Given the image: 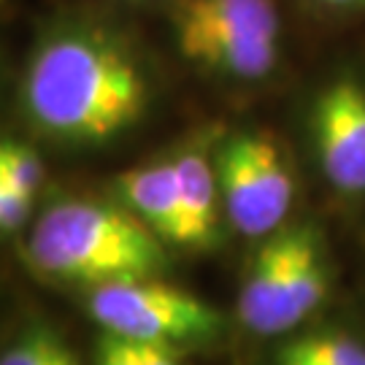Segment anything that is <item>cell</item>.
Wrapping results in <instances>:
<instances>
[{
    "label": "cell",
    "instance_id": "cell-3",
    "mask_svg": "<svg viewBox=\"0 0 365 365\" xmlns=\"http://www.w3.org/2000/svg\"><path fill=\"white\" fill-rule=\"evenodd\" d=\"M333 268L317 225L295 222L265 235L241 279L235 314L255 336H287L330 295Z\"/></svg>",
    "mask_w": 365,
    "mask_h": 365
},
{
    "label": "cell",
    "instance_id": "cell-15",
    "mask_svg": "<svg viewBox=\"0 0 365 365\" xmlns=\"http://www.w3.org/2000/svg\"><path fill=\"white\" fill-rule=\"evenodd\" d=\"M325 9H336V11H357V9H365V0H314Z\"/></svg>",
    "mask_w": 365,
    "mask_h": 365
},
{
    "label": "cell",
    "instance_id": "cell-14",
    "mask_svg": "<svg viewBox=\"0 0 365 365\" xmlns=\"http://www.w3.org/2000/svg\"><path fill=\"white\" fill-rule=\"evenodd\" d=\"M133 346H135V354H138L141 365H182L176 346L144 344V341H133Z\"/></svg>",
    "mask_w": 365,
    "mask_h": 365
},
{
    "label": "cell",
    "instance_id": "cell-1",
    "mask_svg": "<svg viewBox=\"0 0 365 365\" xmlns=\"http://www.w3.org/2000/svg\"><path fill=\"white\" fill-rule=\"evenodd\" d=\"M146 106L149 81L135 54L103 30H60L27 63L25 117L60 144H108L144 117Z\"/></svg>",
    "mask_w": 365,
    "mask_h": 365
},
{
    "label": "cell",
    "instance_id": "cell-7",
    "mask_svg": "<svg viewBox=\"0 0 365 365\" xmlns=\"http://www.w3.org/2000/svg\"><path fill=\"white\" fill-rule=\"evenodd\" d=\"M309 138L322 179L341 197H365V84L339 73L309 108Z\"/></svg>",
    "mask_w": 365,
    "mask_h": 365
},
{
    "label": "cell",
    "instance_id": "cell-11",
    "mask_svg": "<svg viewBox=\"0 0 365 365\" xmlns=\"http://www.w3.org/2000/svg\"><path fill=\"white\" fill-rule=\"evenodd\" d=\"M0 365H81V360L57 330L33 322L0 349Z\"/></svg>",
    "mask_w": 365,
    "mask_h": 365
},
{
    "label": "cell",
    "instance_id": "cell-4",
    "mask_svg": "<svg viewBox=\"0 0 365 365\" xmlns=\"http://www.w3.org/2000/svg\"><path fill=\"white\" fill-rule=\"evenodd\" d=\"M173 30L190 63L225 78L260 81L282 57V16L274 0H182Z\"/></svg>",
    "mask_w": 365,
    "mask_h": 365
},
{
    "label": "cell",
    "instance_id": "cell-8",
    "mask_svg": "<svg viewBox=\"0 0 365 365\" xmlns=\"http://www.w3.org/2000/svg\"><path fill=\"white\" fill-rule=\"evenodd\" d=\"M114 187L125 209H130L168 247H182V197L170 157L119 173Z\"/></svg>",
    "mask_w": 365,
    "mask_h": 365
},
{
    "label": "cell",
    "instance_id": "cell-16",
    "mask_svg": "<svg viewBox=\"0 0 365 365\" xmlns=\"http://www.w3.org/2000/svg\"><path fill=\"white\" fill-rule=\"evenodd\" d=\"M0 217H3V187H0Z\"/></svg>",
    "mask_w": 365,
    "mask_h": 365
},
{
    "label": "cell",
    "instance_id": "cell-6",
    "mask_svg": "<svg viewBox=\"0 0 365 365\" xmlns=\"http://www.w3.org/2000/svg\"><path fill=\"white\" fill-rule=\"evenodd\" d=\"M222 209L247 238H265L287 225L295 179L282 146L268 133H235L214 155Z\"/></svg>",
    "mask_w": 365,
    "mask_h": 365
},
{
    "label": "cell",
    "instance_id": "cell-9",
    "mask_svg": "<svg viewBox=\"0 0 365 365\" xmlns=\"http://www.w3.org/2000/svg\"><path fill=\"white\" fill-rule=\"evenodd\" d=\"M170 160L182 197V249H211L220 241V222L225 214L217 165L197 146H184Z\"/></svg>",
    "mask_w": 365,
    "mask_h": 365
},
{
    "label": "cell",
    "instance_id": "cell-2",
    "mask_svg": "<svg viewBox=\"0 0 365 365\" xmlns=\"http://www.w3.org/2000/svg\"><path fill=\"white\" fill-rule=\"evenodd\" d=\"M25 252L38 274L90 289L160 276L168 265L165 241L130 209L84 197L52 203L30 227Z\"/></svg>",
    "mask_w": 365,
    "mask_h": 365
},
{
    "label": "cell",
    "instance_id": "cell-13",
    "mask_svg": "<svg viewBox=\"0 0 365 365\" xmlns=\"http://www.w3.org/2000/svg\"><path fill=\"white\" fill-rule=\"evenodd\" d=\"M95 365H141L133 341L103 333L95 344Z\"/></svg>",
    "mask_w": 365,
    "mask_h": 365
},
{
    "label": "cell",
    "instance_id": "cell-5",
    "mask_svg": "<svg viewBox=\"0 0 365 365\" xmlns=\"http://www.w3.org/2000/svg\"><path fill=\"white\" fill-rule=\"evenodd\" d=\"M87 312L103 333L176 349L214 344L225 336V317L217 306L157 276L92 287Z\"/></svg>",
    "mask_w": 365,
    "mask_h": 365
},
{
    "label": "cell",
    "instance_id": "cell-12",
    "mask_svg": "<svg viewBox=\"0 0 365 365\" xmlns=\"http://www.w3.org/2000/svg\"><path fill=\"white\" fill-rule=\"evenodd\" d=\"M0 168L30 197L38 195V190L43 187V179H46V170H43L41 157L30 146L11 144V141H3L0 144Z\"/></svg>",
    "mask_w": 365,
    "mask_h": 365
},
{
    "label": "cell",
    "instance_id": "cell-10",
    "mask_svg": "<svg viewBox=\"0 0 365 365\" xmlns=\"http://www.w3.org/2000/svg\"><path fill=\"white\" fill-rule=\"evenodd\" d=\"M274 365H365V341L346 330H309L289 336Z\"/></svg>",
    "mask_w": 365,
    "mask_h": 365
}]
</instances>
